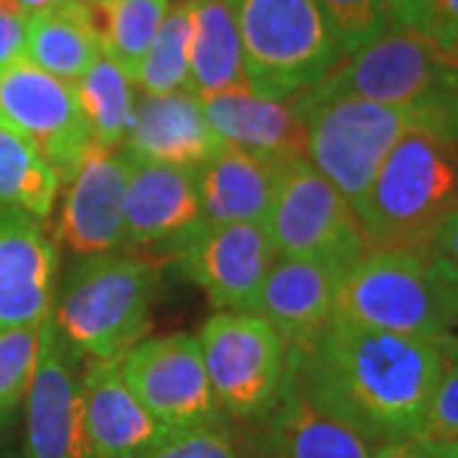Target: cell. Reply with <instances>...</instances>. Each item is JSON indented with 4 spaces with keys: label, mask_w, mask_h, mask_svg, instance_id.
<instances>
[{
    "label": "cell",
    "mask_w": 458,
    "mask_h": 458,
    "mask_svg": "<svg viewBox=\"0 0 458 458\" xmlns=\"http://www.w3.org/2000/svg\"><path fill=\"white\" fill-rule=\"evenodd\" d=\"M0 3H8V5H16L18 11H23L26 16L33 13V11H41V8H47L51 3H56V0H0Z\"/></svg>",
    "instance_id": "obj_39"
},
{
    "label": "cell",
    "mask_w": 458,
    "mask_h": 458,
    "mask_svg": "<svg viewBox=\"0 0 458 458\" xmlns=\"http://www.w3.org/2000/svg\"><path fill=\"white\" fill-rule=\"evenodd\" d=\"M41 324L0 331V412L13 415L31 385Z\"/></svg>",
    "instance_id": "obj_30"
},
{
    "label": "cell",
    "mask_w": 458,
    "mask_h": 458,
    "mask_svg": "<svg viewBox=\"0 0 458 458\" xmlns=\"http://www.w3.org/2000/svg\"><path fill=\"white\" fill-rule=\"evenodd\" d=\"M426 38L443 59L458 66V0H433Z\"/></svg>",
    "instance_id": "obj_33"
},
{
    "label": "cell",
    "mask_w": 458,
    "mask_h": 458,
    "mask_svg": "<svg viewBox=\"0 0 458 458\" xmlns=\"http://www.w3.org/2000/svg\"><path fill=\"white\" fill-rule=\"evenodd\" d=\"M428 458H458V441H420Z\"/></svg>",
    "instance_id": "obj_38"
},
{
    "label": "cell",
    "mask_w": 458,
    "mask_h": 458,
    "mask_svg": "<svg viewBox=\"0 0 458 458\" xmlns=\"http://www.w3.org/2000/svg\"><path fill=\"white\" fill-rule=\"evenodd\" d=\"M201 107L225 146L278 161L303 158V125L291 99H267L240 87L201 99Z\"/></svg>",
    "instance_id": "obj_22"
},
{
    "label": "cell",
    "mask_w": 458,
    "mask_h": 458,
    "mask_svg": "<svg viewBox=\"0 0 458 458\" xmlns=\"http://www.w3.org/2000/svg\"><path fill=\"white\" fill-rule=\"evenodd\" d=\"M390 18V29L426 36L433 0H382Z\"/></svg>",
    "instance_id": "obj_35"
},
{
    "label": "cell",
    "mask_w": 458,
    "mask_h": 458,
    "mask_svg": "<svg viewBox=\"0 0 458 458\" xmlns=\"http://www.w3.org/2000/svg\"><path fill=\"white\" fill-rule=\"evenodd\" d=\"M87 3H92V0H87Z\"/></svg>",
    "instance_id": "obj_42"
},
{
    "label": "cell",
    "mask_w": 458,
    "mask_h": 458,
    "mask_svg": "<svg viewBox=\"0 0 458 458\" xmlns=\"http://www.w3.org/2000/svg\"><path fill=\"white\" fill-rule=\"evenodd\" d=\"M276 260L265 225L199 227L174 250L176 267L219 311H250Z\"/></svg>",
    "instance_id": "obj_12"
},
{
    "label": "cell",
    "mask_w": 458,
    "mask_h": 458,
    "mask_svg": "<svg viewBox=\"0 0 458 458\" xmlns=\"http://www.w3.org/2000/svg\"><path fill=\"white\" fill-rule=\"evenodd\" d=\"M125 150L138 161L199 168L214 158L225 143L209 128L201 99L191 92L140 95L135 99Z\"/></svg>",
    "instance_id": "obj_20"
},
{
    "label": "cell",
    "mask_w": 458,
    "mask_h": 458,
    "mask_svg": "<svg viewBox=\"0 0 458 458\" xmlns=\"http://www.w3.org/2000/svg\"><path fill=\"white\" fill-rule=\"evenodd\" d=\"M80 379L92 458H140L168 433L132 394L120 369V357L84 361Z\"/></svg>",
    "instance_id": "obj_19"
},
{
    "label": "cell",
    "mask_w": 458,
    "mask_h": 458,
    "mask_svg": "<svg viewBox=\"0 0 458 458\" xmlns=\"http://www.w3.org/2000/svg\"><path fill=\"white\" fill-rule=\"evenodd\" d=\"M62 189L56 168L16 132L0 128V209H16L44 222Z\"/></svg>",
    "instance_id": "obj_26"
},
{
    "label": "cell",
    "mask_w": 458,
    "mask_h": 458,
    "mask_svg": "<svg viewBox=\"0 0 458 458\" xmlns=\"http://www.w3.org/2000/svg\"><path fill=\"white\" fill-rule=\"evenodd\" d=\"M23 56L64 82H77L102 56L98 18L87 0H56L26 16Z\"/></svg>",
    "instance_id": "obj_23"
},
{
    "label": "cell",
    "mask_w": 458,
    "mask_h": 458,
    "mask_svg": "<svg viewBox=\"0 0 458 458\" xmlns=\"http://www.w3.org/2000/svg\"><path fill=\"white\" fill-rule=\"evenodd\" d=\"M216 405L234 426H258L291 377V349L262 316L219 311L197 334Z\"/></svg>",
    "instance_id": "obj_7"
},
{
    "label": "cell",
    "mask_w": 458,
    "mask_h": 458,
    "mask_svg": "<svg viewBox=\"0 0 458 458\" xmlns=\"http://www.w3.org/2000/svg\"><path fill=\"white\" fill-rule=\"evenodd\" d=\"M242 438L260 458H375L377 451L354 428L316 408L291 377L278 405Z\"/></svg>",
    "instance_id": "obj_18"
},
{
    "label": "cell",
    "mask_w": 458,
    "mask_h": 458,
    "mask_svg": "<svg viewBox=\"0 0 458 458\" xmlns=\"http://www.w3.org/2000/svg\"><path fill=\"white\" fill-rule=\"evenodd\" d=\"M131 174V153L125 148H89L82 165L64 183L54 234L74 255H105L125 250L123 204Z\"/></svg>",
    "instance_id": "obj_14"
},
{
    "label": "cell",
    "mask_w": 458,
    "mask_h": 458,
    "mask_svg": "<svg viewBox=\"0 0 458 458\" xmlns=\"http://www.w3.org/2000/svg\"><path fill=\"white\" fill-rule=\"evenodd\" d=\"M303 125V158L360 214L387 153L403 135L423 132V110L367 99H291Z\"/></svg>",
    "instance_id": "obj_6"
},
{
    "label": "cell",
    "mask_w": 458,
    "mask_h": 458,
    "mask_svg": "<svg viewBox=\"0 0 458 458\" xmlns=\"http://www.w3.org/2000/svg\"><path fill=\"white\" fill-rule=\"evenodd\" d=\"M336 318L441 342L458 334V270L430 245L369 250L342 278Z\"/></svg>",
    "instance_id": "obj_2"
},
{
    "label": "cell",
    "mask_w": 458,
    "mask_h": 458,
    "mask_svg": "<svg viewBox=\"0 0 458 458\" xmlns=\"http://www.w3.org/2000/svg\"><path fill=\"white\" fill-rule=\"evenodd\" d=\"M8 420H11V415H5V412H0V430H3V428L8 426Z\"/></svg>",
    "instance_id": "obj_41"
},
{
    "label": "cell",
    "mask_w": 458,
    "mask_h": 458,
    "mask_svg": "<svg viewBox=\"0 0 458 458\" xmlns=\"http://www.w3.org/2000/svg\"><path fill=\"white\" fill-rule=\"evenodd\" d=\"M240 438H242V436H240ZM240 458H260V456H258V454H255V451H252V448L247 445L245 438H242V456H240Z\"/></svg>",
    "instance_id": "obj_40"
},
{
    "label": "cell",
    "mask_w": 458,
    "mask_h": 458,
    "mask_svg": "<svg viewBox=\"0 0 458 458\" xmlns=\"http://www.w3.org/2000/svg\"><path fill=\"white\" fill-rule=\"evenodd\" d=\"M285 164L288 161L258 156L242 148H222L197 168L201 227L265 225Z\"/></svg>",
    "instance_id": "obj_21"
},
{
    "label": "cell",
    "mask_w": 458,
    "mask_h": 458,
    "mask_svg": "<svg viewBox=\"0 0 458 458\" xmlns=\"http://www.w3.org/2000/svg\"><path fill=\"white\" fill-rule=\"evenodd\" d=\"M375 458H428L420 441H393L379 445Z\"/></svg>",
    "instance_id": "obj_37"
},
{
    "label": "cell",
    "mask_w": 458,
    "mask_h": 458,
    "mask_svg": "<svg viewBox=\"0 0 458 458\" xmlns=\"http://www.w3.org/2000/svg\"><path fill=\"white\" fill-rule=\"evenodd\" d=\"M158 267L138 252L87 255L66 270L49 321L80 361L123 357L150 324Z\"/></svg>",
    "instance_id": "obj_3"
},
{
    "label": "cell",
    "mask_w": 458,
    "mask_h": 458,
    "mask_svg": "<svg viewBox=\"0 0 458 458\" xmlns=\"http://www.w3.org/2000/svg\"><path fill=\"white\" fill-rule=\"evenodd\" d=\"M342 273L324 262L278 258L262 280L250 313L262 316L291 352H306L336 318Z\"/></svg>",
    "instance_id": "obj_17"
},
{
    "label": "cell",
    "mask_w": 458,
    "mask_h": 458,
    "mask_svg": "<svg viewBox=\"0 0 458 458\" xmlns=\"http://www.w3.org/2000/svg\"><path fill=\"white\" fill-rule=\"evenodd\" d=\"M265 229L278 258L324 262L342 276L369 252L352 204L306 158L283 165Z\"/></svg>",
    "instance_id": "obj_9"
},
{
    "label": "cell",
    "mask_w": 458,
    "mask_h": 458,
    "mask_svg": "<svg viewBox=\"0 0 458 458\" xmlns=\"http://www.w3.org/2000/svg\"><path fill=\"white\" fill-rule=\"evenodd\" d=\"M201 227L197 168L161 165L131 156L123 204L125 250H176Z\"/></svg>",
    "instance_id": "obj_15"
},
{
    "label": "cell",
    "mask_w": 458,
    "mask_h": 458,
    "mask_svg": "<svg viewBox=\"0 0 458 458\" xmlns=\"http://www.w3.org/2000/svg\"><path fill=\"white\" fill-rule=\"evenodd\" d=\"M0 128L38 148L62 183L74 176L92 148L74 84L26 56L0 66Z\"/></svg>",
    "instance_id": "obj_11"
},
{
    "label": "cell",
    "mask_w": 458,
    "mask_h": 458,
    "mask_svg": "<svg viewBox=\"0 0 458 458\" xmlns=\"http://www.w3.org/2000/svg\"><path fill=\"white\" fill-rule=\"evenodd\" d=\"M428 245L458 270V207L443 219V225L436 229Z\"/></svg>",
    "instance_id": "obj_36"
},
{
    "label": "cell",
    "mask_w": 458,
    "mask_h": 458,
    "mask_svg": "<svg viewBox=\"0 0 458 458\" xmlns=\"http://www.w3.org/2000/svg\"><path fill=\"white\" fill-rule=\"evenodd\" d=\"M227 3L240 31L247 87L260 98H298L344 59L316 0Z\"/></svg>",
    "instance_id": "obj_5"
},
{
    "label": "cell",
    "mask_w": 458,
    "mask_h": 458,
    "mask_svg": "<svg viewBox=\"0 0 458 458\" xmlns=\"http://www.w3.org/2000/svg\"><path fill=\"white\" fill-rule=\"evenodd\" d=\"M327 18L344 56L364 49L390 31V18L382 0H316Z\"/></svg>",
    "instance_id": "obj_29"
},
{
    "label": "cell",
    "mask_w": 458,
    "mask_h": 458,
    "mask_svg": "<svg viewBox=\"0 0 458 458\" xmlns=\"http://www.w3.org/2000/svg\"><path fill=\"white\" fill-rule=\"evenodd\" d=\"M47 318L41 324L38 357L26 390V451L29 458H92L84 430L82 372Z\"/></svg>",
    "instance_id": "obj_13"
},
{
    "label": "cell",
    "mask_w": 458,
    "mask_h": 458,
    "mask_svg": "<svg viewBox=\"0 0 458 458\" xmlns=\"http://www.w3.org/2000/svg\"><path fill=\"white\" fill-rule=\"evenodd\" d=\"M443 369L438 342L410 339L334 318L306 349L291 352V379L375 448L418 441Z\"/></svg>",
    "instance_id": "obj_1"
},
{
    "label": "cell",
    "mask_w": 458,
    "mask_h": 458,
    "mask_svg": "<svg viewBox=\"0 0 458 458\" xmlns=\"http://www.w3.org/2000/svg\"><path fill=\"white\" fill-rule=\"evenodd\" d=\"M26 51V13L0 3V66L16 62Z\"/></svg>",
    "instance_id": "obj_34"
},
{
    "label": "cell",
    "mask_w": 458,
    "mask_h": 458,
    "mask_svg": "<svg viewBox=\"0 0 458 458\" xmlns=\"http://www.w3.org/2000/svg\"><path fill=\"white\" fill-rule=\"evenodd\" d=\"M194 38L189 92L199 99L247 87L242 44L227 0H191Z\"/></svg>",
    "instance_id": "obj_24"
},
{
    "label": "cell",
    "mask_w": 458,
    "mask_h": 458,
    "mask_svg": "<svg viewBox=\"0 0 458 458\" xmlns=\"http://www.w3.org/2000/svg\"><path fill=\"white\" fill-rule=\"evenodd\" d=\"M92 8L102 54L132 80L168 13V0H92Z\"/></svg>",
    "instance_id": "obj_27"
},
{
    "label": "cell",
    "mask_w": 458,
    "mask_h": 458,
    "mask_svg": "<svg viewBox=\"0 0 458 458\" xmlns=\"http://www.w3.org/2000/svg\"><path fill=\"white\" fill-rule=\"evenodd\" d=\"M59 278V250L41 222L0 209V331L49 318Z\"/></svg>",
    "instance_id": "obj_16"
},
{
    "label": "cell",
    "mask_w": 458,
    "mask_h": 458,
    "mask_svg": "<svg viewBox=\"0 0 458 458\" xmlns=\"http://www.w3.org/2000/svg\"><path fill=\"white\" fill-rule=\"evenodd\" d=\"M458 207V146L412 131L387 153L360 209L369 250L428 245Z\"/></svg>",
    "instance_id": "obj_4"
},
{
    "label": "cell",
    "mask_w": 458,
    "mask_h": 458,
    "mask_svg": "<svg viewBox=\"0 0 458 458\" xmlns=\"http://www.w3.org/2000/svg\"><path fill=\"white\" fill-rule=\"evenodd\" d=\"M242 438L234 423H212V426L168 430L140 458H240Z\"/></svg>",
    "instance_id": "obj_31"
},
{
    "label": "cell",
    "mask_w": 458,
    "mask_h": 458,
    "mask_svg": "<svg viewBox=\"0 0 458 458\" xmlns=\"http://www.w3.org/2000/svg\"><path fill=\"white\" fill-rule=\"evenodd\" d=\"M92 146L117 150L125 146L135 113L132 80L110 56H99L82 80L74 82Z\"/></svg>",
    "instance_id": "obj_25"
},
{
    "label": "cell",
    "mask_w": 458,
    "mask_h": 458,
    "mask_svg": "<svg viewBox=\"0 0 458 458\" xmlns=\"http://www.w3.org/2000/svg\"><path fill=\"white\" fill-rule=\"evenodd\" d=\"M191 38L194 5L191 0H181L174 8H168L161 29L132 77V84H138L143 95H168L181 89L189 92Z\"/></svg>",
    "instance_id": "obj_28"
},
{
    "label": "cell",
    "mask_w": 458,
    "mask_h": 458,
    "mask_svg": "<svg viewBox=\"0 0 458 458\" xmlns=\"http://www.w3.org/2000/svg\"><path fill=\"white\" fill-rule=\"evenodd\" d=\"M443 369L430 394L426 428L418 441H458V334L441 339Z\"/></svg>",
    "instance_id": "obj_32"
},
{
    "label": "cell",
    "mask_w": 458,
    "mask_h": 458,
    "mask_svg": "<svg viewBox=\"0 0 458 458\" xmlns=\"http://www.w3.org/2000/svg\"><path fill=\"white\" fill-rule=\"evenodd\" d=\"M132 394L164 430L225 423L212 393L197 334H165L132 344L120 357Z\"/></svg>",
    "instance_id": "obj_10"
},
{
    "label": "cell",
    "mask_w": 458,
    "mask_h": 458,
    "mask_svg": "<svg viewBox=\"0 0 458 458\" xmlns=\"http://www.w3.org/2000/svg\"><path fill=\"white\" fill-rule=\"evenodd\" d=\"M458 95V66L426 36L390 29L364 49L344 56L324 82L293 99H367L390 107H430Z\"/></svg>",
    "instance_id": "obj_8"
}]
</instances>
